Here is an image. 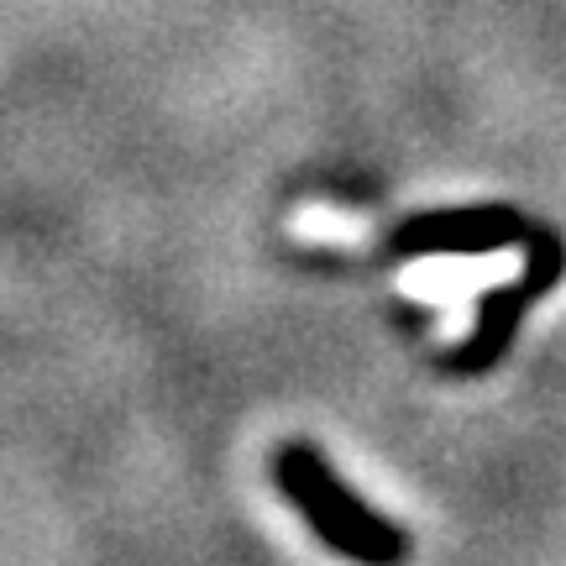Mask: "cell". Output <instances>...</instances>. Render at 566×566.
Returning a JSON list of instances; mask_svg holds the SVG:
<instances>
[{
    "label": "cell",
    "instance_id": "6da1fadb",
    "mask_svg": "<svg viewBox=\"0 0 566 566\" xmlns=\"http://www.w3.org/2000/svg\"><path fill=\"white\" fill-rule=\"evenodd\" d=\"M273 478H279L283 499L300 509L304 525L315 530L336 556H346V562H357V566H405L409 562V530L388 525L384 514H373L331 472V462H325L315 446H300V441L283 446L279 457H273Z\"/></svg>",
    "mask_w": 566,
    "mask_h": 566
},
{
    "label": "cell",
    "instance_id": "7a4b0ae2",
    "mask_svg": "<svg viewBox=\"0 0 566 566\" xmlns=\"http://www.w3.org/2000/svg\"><path fill=\"white\" fill-rule=\"evenodd\" d=\"M520 237V226L509 221V210L499 205H472V210H424L415 221H405L388 247L399 258H478V252H499Z\"/></svg>",
    "mask_w": 566,
    "mask_h": 566
}]
</instances>
